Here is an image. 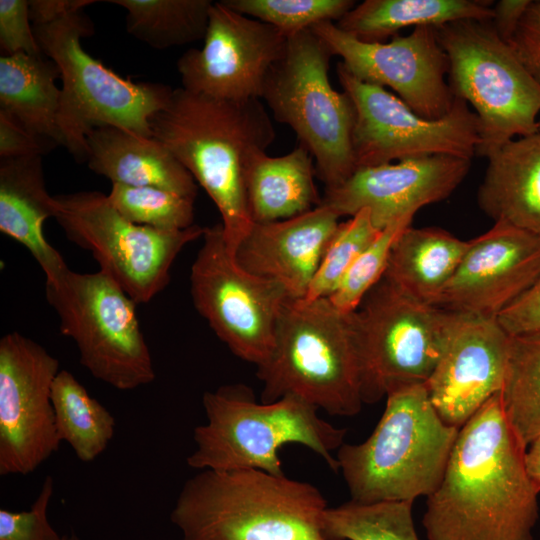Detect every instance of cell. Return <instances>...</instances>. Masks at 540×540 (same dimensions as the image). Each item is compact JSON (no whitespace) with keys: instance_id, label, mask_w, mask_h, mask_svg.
Listing matches in <instances>:
<instances>
[{"instance_id":"obj_1","label":"cell","mask_w":540,"mask_h":540,"mask_svg":"<svg viewBox=\"0 0 540 540\" xmlns=\"http://www.w3.org/2000/svg\"><path fill=\"white\" fill-rule=\"evenodd\" d=\"M526 448L495 394L459 429L427 497V539L534 540L538 492L526 473Z\"/></svg>"},{"instance_id":"obj_2","label":"cell","mask_w":540,"mask_h":540,"mask_svg":"<svg viewBox=\"0 0 540 540\" xmlns=\"http://www.w3.org/2000/svg\"><path fill=\"white\" fill-rule=\"evenodd\" d=\"M150 126L153 138L169 149L214 202L234 256L253 224L246 193L249 164L275 139L261 100H220L173 89Z\"/></svg>"},{"instance_id":"obj_3","label":"cell","mask_w":540,"mask_h":540,"mask_svg":"<svg viewBox=\"0 0 540 540\" xmlns=\"http://www.w3.org/2000/svg\"><path fill=\"white\" fill-rule=\"evenodd\" d=\"M328 508L314 485L259 469L200 470L170 519L183 540H327Z\"/></svg>"},{"instance_id":"obj_4","label":"cell","mask_w":540,"mask_h":540,"mask_svg":"<svg viewBox=\"0 0 540 540\" xmlns=\"http://www.w3.org/2000/svg\"><path fill=\"white\" fill-rule=\"evenodd\" d=\"M256 374L261 402L292 395L332 416L357 415L364 404L363 369L351 313L328 298L289 299Z\"/></svg>"},{"instance_id":"obj_5","label":"cell","mask_w":540,"mask_h":540,"mask_svg":"<svg viewBox=\"0 0 540 540\" xmlns=\"http://www.w3.org/2000/svg\"><path fill=\"white\" fill-rule=\"evenodd\" d=\"M384 412L371 435L336 452L352 501L414 502L440 484L459 429L445 424L424 384L386 395Z\"/></svg>"},{"instance_id":"obj_6","label":"cell","mask_w":540,"mask_h":540,"mask_svg":"<svg viewBox=\"0 0 540 540\" xmlns=\"http://www.w3.org/2000/svg\"><path fill=\"white\" fill-rule=\"evenodd\" d=\"M202 404L207 423L194 429L196 448L187 457L190 468L259 469L284 475L279 450L296 443L338 472L333 452L345 443L346 429L321 418L318 409L306 401L287 395L259 403L248 387L232 384L204 392Z\"/></svg>"},{"instance_id":"obj_7","label":"cell","mask_w":540,"mask_h":540,"mask_svg":"<svg viewBox=\"0 0 540 540\" xmlns=\"http://www.w3.org/2000/svg\"><path fill=\"white\" fill-rule=\"evenodd\" d=\"M32 25L43 55L60 71L59 131L62 146L76 161H87V136L97 127L153 138L150 119L166 106L173 89L134 82L90 56L81 39L92 36L94 27L84 10Z\"/></svg>"},{"instance_id":"obj_8","label":"cell","mask_w":540,"mask_h":540,"mask_svg":"<svg viewBox=\"0 0 540 540\" xmlns=\"http://www.w3.org/2000/svg\"><path fill=\"white\" fill-rule=\"evenodd\" d=\"M332 52L311 29L288 37L285 51L267 75L261 99L274 118L288 125L315 161L327 188L356 170L352 147L355 108L329 81Z\"/></svg>"},{"instance_id":"obj_9","label":"cell","mask_w":540,"mask_h":540,"mask_svg":"<svg viewBox=\"0 0 540 540\" xmlns=\"http://www.w3.org/2000/svg\"><path fill=\"white\" fill-rule=\"evenodd\" d=\"M435 29L448 57L452 93L470 104L479 120L476 154L487 157L516 137L539 132L540 83L492 21L467 19Z\"/></svg>"},{"instance_id":"obj_10","label":"cell","mask_w":540,"mask_h":540,"mask_svg":"<svg viewBox=\"0 0 540 540\" xmlns=\"http://www.w3.org/2000/svg\"><path fill=\"white\" fill-rule=\"evenodd\" d=\"M45 295L61 334L74 341L80 363L93 377L122 391L153 382L136 303L109 274L69 270L58 283H46Z\"/></svg>"},{"instance_id":"obj_11","label":"cell","mask_w":540,"mask_h":540,"mask_svg":"<svg viewBox=\"0 0 540 540\" xmlns=\"http://www.w3.org/2000/svg\"><path fill=\"white\" fill-rule=\"evenodd\" d=\"M454 312L422 303L384 277L351 312L363 369L364 403L424 384L442 353Z\"/></svg>"},{"instance_id":"obj_12","label":"cell","mask_w":540,"mask_h":540,"mask_svg":"<svg viewBox=\"0 0 540 540\" xmlns=\"http://www.w3.org/2000/svg\"><path fill=\"white\" fill-rule=\"evenodd\" d=\"M54 218L136 304L150 302L167 286L178 254L204 233L196 224L176 231L135 224L98 191L54 196Z\"/></svg>"},{"instance_id":"obj_13","label":"cell","mask_w":540,"mask_h":540,"mask_svg":"<svg viewBox=\"0 0 540 540\" xmlns=\"http://www.w3.org/2000/svg\"><path fill=\"white\" fill-rule=\"evenodd\" d=\"M195 309L238 358L262 364L269 356L284 304L293 299L278 282L244 270L229 251L221 223L204 227L192 263Z\"/></svg>"},{"instance_id":"obj_14","label":"cell","mask_w":540,"mask_h":540,"mask_svg":"<svg viewBox=\"0 0 540 540\" xmlns=\"http://www.w3.org/2000/svg\"><path fill=\"white\" fill-rule=\"evenodd\" d=\"M337 75L355 108L352 147L356 169L431 155L471 160L476 154L480 125L466 101L455 97L446 116L427 119L385 88L358 80L341 62Z\"/></svg>"},{"instance_id":"obj_15","label":"cell","mask_w":540,"mask_h":540,"mask_svg":"<svg viewBox=\"0 0 540 540\" xmlns=\"http://www.w3.org/2000/svg\"><path fill=\"white\" fill-rule=\"evenodd\" d=\"M59 361L18 332L0 340V475H27L60 446L51 400Z\"/></svg>"},{"instance_id":"obj_16","label":"cell","mask_w":540,"mask_h":540,"mask_svg":"<svg viewBox=\"0 0 540 540\" xmlns=\"http://www.w3.org/2000/svg\"><path fill=\"white\" fill-rule=\"evenodd\" d=\"M312 30L342 58L352 76L391 88L418 115L436 120L452 109L455 97L445 79L449 61L434 27L413 28L388 43L359 40L333 22L319 23Z\"/></svg>"},{"instance_id":"obj_17","label":"cell","mask_w":540,"mask_h":540,"mask_svg":"<svg viewBox=\"0 0 540 540\" xmlns=\"http://www.w3.org/2000/svg\"><path fill=\"white\" fill-rule=\"evenodd\" d=\"M287 40L277 28L213 2L203 47L178 59L182 88L220 100L261 99Z\"/></svg>"},{"instance_id":"obj_18","label":"cell","mask_w":540,"mask_h":540,"mask_svg":"<svg viewBox=\"0 0 540 540\" xmlns=\"http://www.w3.org/2000/svg\"><path fill=\"white\" fill-rule=\"evenodd\" d=\"M510 335L497 318L454 312L442 353L424 383L442 421L460 429L501 392Z\"/></svg>"},{"instance_id":"obj_19","label":"cell","mask_w":540,"mask_h":540,"mask_svg":"<svg viewBox=\"0 0 540 540\" xmlns=\"http://www.w3.org/2000/svg\"><path fill=\"white\" fill-rule=\"evenodd\" d=\"M540 277V235L495 222L469 240L436 306L488 318L498 315Z\"/></svg>"},{"instance_id":"obj_20","label":"cell","mask_w":540,"mask_h":540,"mask_svg":"<svg viewBox=\"0 0 540 540\" xmlns=\"http://www.w3.org/2000/svg\"><path fill=\"white\" fill-rule=\"evenodd\" d=\"M471 160L431 155L357 168L342 184L325 189L321 203L340 217L368 209L382 230L429 204L448 198L463 182Z\"/></svg>"},{"instance_id":"obj_21","label":"cell","mask_w":540,"mask_h":540,"mask_svg":"<svg viewBox=\"0 0 540 540\" xmlns=\"http://www.w3.org/2000/svg\"><path fill=\"white\" fill-rule=\"evenodd\" d=\"M340 216L320 204L301 215L253 223L234 258L251 274L280 283L293 299H302L318 270Z\"/></svg>"},{"instance_id":"obj_22","label":"cell","mask_w":540,"mask_h":540,"mask_svg":"<svg viewBox=\"0 0 540 540\" xmlns=\"http://www.w3.org/2000/svg\"><path fill=\"white\" fill-rule=\"evenodd\" d=\"M54 217V196L46 188L42 157L0 159V231L23 245L46 276L59 282L70 270L47 241L44 223Z\"/></svg>"},{"instance_id":"obj_23","label":"cell","mask_w":540,"mask_h":540,"mask_svg":"<svg viewBox=\"0 0 540 540\" xmlns=\"http://www.w3.org/2000/svg\"><path fill=\"white\" fill-rule=\"evenodd\" d=\"M87 145L88 168L112 183L158 187L195 200L196 181L157 139L102 126L90 131Z\"/></svg>"},{"instance_id":"obj_24","label":"cell","mask_w":540,"mask_h":540,"mask_svg":"<svg viewBox=\"0 0 540 540\" xmlns=\"http://www.w3.org/2000/svg\"><path fill=\"white\" fill-rule=\"evenodd\" d=\"M487 159L480 209L494 222L540 235V131L506 142Z\"/></svg>"},{"instance_id":"obj_25","label":"cell","mask_w":540,"mask_h":540,"mask_svg":"<svg viewBox=\"0 0 540 540\" xmlns=\"http://www.w3.org/2000/svg\"><path fill=\"white\" fill-rule=\"evenodd\" d=\"M468 246L442 228L410 225L393 244L383 277L415 300L436 306Z\"/></svg>"},{"instance_id":"obj_26","label":"cell","mask_w":540,"mask_h":540,"mask_svg":"<svg viewBox=\"0 0 540 540\" xmlns=\"http://www.w3.org/2000/svg\"><path fill=\"white\" fill-rule=\"evenodd\" d=\"M313 161L309 150L301 144L282 156L271 157L262 152L251 160L246 193L253 223L292 218L320 205Z\"/></svg>"},{"instance_id":"obj_27","label":"cell","mask_w":540,"mask_h":540,"mask_svg":"<svg viewBox=\"0 0 540 540\" xmlns=\"http://www.w3.org/2000/svg\"><path fill=\"white\" fill-rule=\"evenodd\" d=\"M58 78V66L44 55L0 57V110L29 132L62 146Z\"/></svg>"},{"instance_id":"obj_28","label":"cell","mask_w":540,"mask_h":540,"mask_svg":"<svg viewBox=\"0 0 540 540\" xmlns=\"http://www.w3.org/2000/svg\"><path fill=\"white\" fill-rule=\"evenodd\" d=\"M492 1L482 0H365L335 24L365 42H383L407 27L434 28L460 20L492 21Z\"/></svg>"},{"instance_id":"obj_29","label":"cell","mask_w":540,"mask_h":540,"mask_svg":"<svg viewBox=\"0 0 540 540\" xmlns=\"http://www.w3.org/2000/svg\"><path fill=\"white\" fill-rule=\"evenodd\" d=\"M58 436L82 462H91L108 447L116 421L67 370H60L51 389Z\"/></svg>"},{"instance_id":"obj_30","label":"cell","mask_w":540,"mask_h":540,"mask_svg":"<svg viewBox=\"0 0 540 540\" xmlns=\"http://www.w3.org/2000/svg\"><path fill=\"white\" fill-rule=\"evenodd\" d=\"M127 11L126 30L155 49L204 39L211 0H109Z\"/></svg>"},{"instance_id":"obj_31","label":"cell","mask_w":540,"mask_h":540,"mask_svg":"<svg viewBox=\"0 0 540 540\" xmlns=\"http://www.w3.org/2000/svg\"><path fill=\"white\" fill-rule=\"evenodd\" d=\"M500 395L507 419L528 446L540 434V332L510 335Z\"/></svg>"},{"instance_id":"obj_32","label":"cell","mask_w":540,"mask_h":540,"mask_svg":"<svg viewBox=\"0 0 540 540\" xmlns=\"http://www.w3.org/2000/svg\"><path fill=\"white\" fill-rule=\"evenodd\" d=\"M413 502L348 501L328 507L323 516L327 540H420L412 516Z\"/></svg>"},{"instance_id":"obj_33","label":"cell","mask_w":540,"mask_h":540,"mask_svg":"<svg viewBox=\"0 0 540 540\" xmlns=\"http://www.w3.org/2000/svg\"><path fill=\"white\" fill-rule=\"evenodd\" d=\"M110 204L127 220L158 230H184L194 225V199L153 187L112 183Z\"/></svg>"},{"instance_id":"obj_34","label":"cell","mask_w":540,"mask_h":540,"mask_svg":"<svg viewBox=\"0 0 540 540\" xmlns=\"http://www.w3.org/2000/svg\"><path fill=\"white\" fill-rule=\"evenodd\" d=\"M368 209H362L338 225L331 237L304 300L328 298L343 277L380 233Z\"/></svg>"},{"instance_id":"obj_35","label":"cell","mask_w":540,"mask_h":540,"mask_svg":"<svg viewBox=\"0 0 540 540\" xmlns=\"http://www.w3.org/2000/svg\"><path fill=\"white\" fill-rule=\"evenodd\" d=\"M232 10L269 24L290 37L322 22L341 19L352 0H222Z\"/></svg>"},{"instance_id":"obj_36","label":"cell","mask_w":540,"mask_h":540,"mask_svg":"<svg viewBox=\"0 0 540 540\" xmlns=\"http://www.w3.org/2000/svg\"><path fill=\"white\" fill-rule=\"evenodd\" d=\"M412 219V216L404 217L382 229L352 264L337 289L328 297L339 311H355L366 294L383 278L392 246L402 231L411 225Z\"/></svg>"},{"instance_id":"obj_37","label":"cell","mask_w":540,"mask_h":540,"mask_svg":"<svg viewBox=\"0 0 540 540\" xmlns=\"http://www.w3.org/2000/svg\"><path fill=\"white\" fill-rule=\"evenodd\" d=\"M53 491L54 480L51 476H46L29 511L11 512L0 509V540H63L47 518V508Z\"/></svg>"},{"instance_id":"obj_38","label":"cell","mask_w":540,"mask_h":540,"mask_svg":"<svg viewBox=\"0 0 540 540\" xmlns=\"http://www.w3.org/2000/svg\"><path fill=\"white\" fill-rule=\"evenodd\" d=\"M0 48L3 55L43 56L36 40L27 0H0Z\"/></svg>"},{"instance_id":"obj_39","label":"cell","mask_w":540,"mask_h":540,"mask_svg":"<svg viewBox=\"0 0 540 540\" xmlns=\"http://www.w3.org/2000/svg\"><path fill=\"white\" fill-rule=\"evenodd\" d=\"M57 146L53 141L29 132L0 110V159L42 157Z\"/></svg>"},{"instance_id":"obj_40","label":"cell","mask_w":540,"mask_h":540,"mask_svg":"<svg viewBox=\"0 0 540 540\" xmlns=\"http://www.w3.org/2000/svg\"><path fill=\"white\" fill-rule=\"evenodd\" d=\"M509 45L540 83V0H531Z\"/></svg>"},{"instance_id":"obj_41","label":"cell","mask_w":540,"mask_h":540,"mask_svg":"<svg viewBox=\"0 0 540 540\" xmlns=\"http://www.w3.org/2000/svg\"><path fill=\"white\" fill-rule=\"evenodd\" d=\"M497 320L511 336L540 332V277Z\"/></svg>"},{"instance_id":"obj_42","label":"cell","mask_w":540,"mask_h":540,"mask_svg":"<svg viewBox=\"0 0 540 540\" xmlns=\"http://www.w3.org/2000/svg\"><path fill=\"white\" fill-rule=\"evenodd\" d=\"M531 0H500L493 8L492 24L498 36L510 43Z\"/></svg>"},{"instance_id":"obj_43","label":"cell","mask_w":540,"mask_h":540,"mask_svg":"<svg viewBox=\"0 0 540 540\" xmlns=\"http://www.w3.org/2000/svg\"><path fill=\"white\" fill-rule=\"evenodd\" d=\"M94 0H28L32 24L45 23L69 13L82 11Z\"/></svg>"},{"instance_id":"obj_44","label":"cell","mask_w":540,"mask_h":540,"mask_svg":"<svg viewBox=\"0 0 540 540\" xmlns=\"http://www.w3.org/2000/svg\"><path fill=\"white\" fill-rule=\"evenodd\" d=\"M525 452L524 463L528 478L534 489L540 492V434L530 443Z\"/></svg>"},{"instance_id":"obj_45","label":"cell","mask_w":540,"mask_h":540,"mask_svg":"<svg viewBox=\"0 0 540 540\" xmlns=\"http://www.w3.org/2000/svg\"><path fill=\"white\" fill-rule=\"evenodd\" d=\"M63 540H79L75 535H72L71 537H63Z\"/></svg>"},{"instance_id":"obj_46","label":"cell","mask_w":540,"mask_h":540,"mask_svg":"<svg viewBox=\"0 0 540 540\" xmlns=\"http://www.w3.org/2000/svg\"><path fill=\"white\" fill-rule=\"evenodd\" d=\"M538 126H539V131H540V116H539V120H538Z\"/></svg>"}]
</instances>
